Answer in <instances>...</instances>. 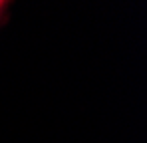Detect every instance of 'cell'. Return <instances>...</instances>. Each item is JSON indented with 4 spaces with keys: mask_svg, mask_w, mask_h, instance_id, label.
<instances>
[{
    "mask_svg": "<svg viewBox=\"0 0 147 143\" xmlns=\"http://www.w3.org/2000/svg\"><path fill=\"white\" fill-rule=\"evenodd\" d=\"M2 6H4V4H2V2H0V8H2Z\"/></svg>",
    "mask_w": 147,
    "mask_h": 143,
    "instance_id": "cell-1",
    "label": "cell"
}]
</instances>
